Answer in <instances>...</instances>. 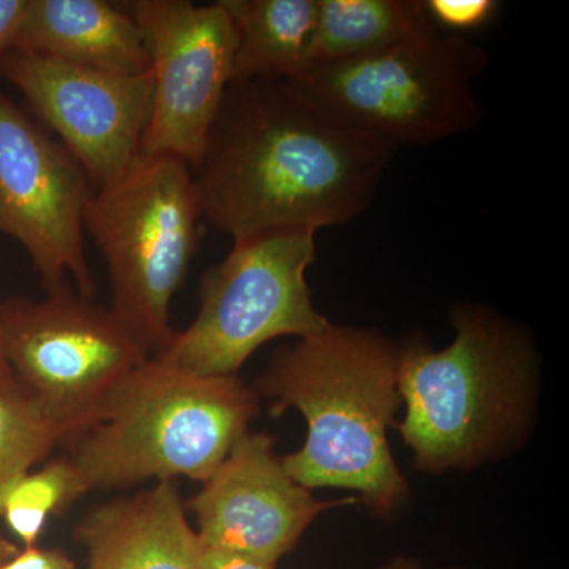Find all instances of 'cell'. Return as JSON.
Here are the masks:
<instances>
[{"label":"cell","mask_w":569,"mask_h":569,"mask_svg":"<svg viewBox=\"0 0 569 569\" xmlns=\"http://www.w3.org/2000/svg\"><path fill=\"white\" fill-rule=\"evenodd\" d=\"M88 492L84 478L63 456L18 478L2 498L0 518L24 548H31L51 516L62 515Z\"/></svg>","instance_id":"ac0fdd59"},{"label":"cell","mask_w":569,"mask_h":569,"mask_svg":"<svg viewBox=\"0 0 569 569\" xmlns=\"http://www.w3.org/2000/svg\"><path fill=\"white\" fill-rule=\"evenodd\" d=\"M355 501L318 500L288 473L276 437L246 432L186 509L197 518L201 545L277 565L313 520Z\"/></svg>","instance_id":"7c38bea8"},{"label":"cell","mask_w":569,"mask_h":569,"mask_svg":"<svg viewBox=\"0 0 569 569\" xmlns=\"http://www.w3.org/2000/svg\"><path fill=\"white\" fill-rule=\"evenodd\" d=\"M201 219L189 163L160 153L141 152L86 206L84 230L110 276L111 312L151 356L174 336L171 301L189 274Z\"/></svg>","instance_id":"5b68a950"},{"label":"cell","mask_w":569,"mask_h":569,"mask_svg":"<svg viewBox=\"0 0 569 569\" xmlns=\"http://www.w3.org/2000/svg\"><path fill=\"white\" fill-rule=\"evenodd\" d=\"M18 550H20V548H18L17 545H13V542L0 535V565L11 559Z\"/></svg>","instance_id":"cb8c5ba5"},{"label":"cell","mask_w":569,"mask_h":569,"mask_svg":"<svg viewBox=\"0 0 569 569\" xmlns=\"http://www.w3.org/2000/svg\"><path fill=\"white\" fill-rule=\"evenodd\" d=\"M201 569H276V565L201 545Z\"/></svg>","instance_id":"44dd1931"},{"label":"cell","mask_w":569,"mask_h":569,"mask_svg":"<svg viewBox=\"0 0 569 569\" xmlns=\"http://www.w3.org/2000/svg\"><path fill=\"white\" fill-rule=\"evenodd\" d=\"M236 36L233 81H295L309 66L317 0H223Z\"/></svg>","instance_id":"9a60e30c"},{"label":"cell","mask_w":569,"mask_h":569,"mask_svg":"<svg viewBox=\"0 0 569 569\" xmlns=\"http://www.w3.org/2000/svg\"><path fill=\"white\" fill-rule=\"evenodd\" d=\"M395 153L298 82L239 80L190 170L201 217L238 241L351 222L376 200Z\"/></svg>","instance_id":"6da1fadb"},{"label":"cell","mask_w":569,"mask_h":569,"mask_svg":"<svg viewBox=\"0 0 569 569\" xmlns=\"http://www.w3.org/2000/svg\"><path fill=\"white\" fill-rule=\"evenodd\" d=\"M28 0H0V56L13 50Z\"/></svg>","instance_id":"7402d4cb"},{"label":"cell","mask_w":569,"mask_h":569,"mask_svg":"<svg viewBox=\"0 0 569 569\" xmlns=\"http://www.w3.org/2000/svg\"><path fill=\"white\" fill-rule=\"evenodd\" d=\"M397 365L380 331L335 323L272 355L253 389L274 417L295 408L306 419L305 445L282 458L296 482L355 490L373 515H395L408 497L388 441L402 406Z\"/></svg>","instance_id":"7a4b0ae2"},{"label":"cell","mask_w":569,"mask_h":569,"mask_svg":"<svg viewBox=\"0 0 569 569\" xmlns=\"http://www.w3.org/2000/svg\"><path fill=\"white\" fill-rule=\"evenodd\" d=\"M174 481L99 505L74 539L88 550V569H201V542Z\"/></svg>","instance_id":"4fadbf2b"},{"label":"cell","mask_w":569,"mask_h":569,"mask_svg":"<svg viewBox=\"0 0 569 569\" xmlns=\"http://www.w3.org/2000/svg\"><path fill=\"white\" fill-rule=\"evenodd\" d=\"M378 569H427L419 563L418 560L411 559V557L397 556L395 559L387 561L381 565Z\"/></svg>","instance_id":"603a6c76"},{"label":"cell","mask_w":569,"mask_h":569,"mask_svg":"<svg viewBox=\"0 0 569 569\" xmlns=\"http://www.w3.org/2000/svg\"><path fill=\"white\" fill-rule=\"evenodd\" d=\"M0 569H74V561L62 549H41L37 546L18 550Z\"/></svg>","instance_id":"ffe728a7"},{"label":"cell","mask_w":569,"mask_h":569,"mask_svg":"<svg viewBox=\"0 0 569 569\" xmlns=\"http://www.w3.org/2000/svg\"><path fill=\"white\" fill-rule=\"evenodd\" d=\"M455 339L436 350L425 337L399 347L397 383L406 417L396 422L426 473L473 470L529 436L539 359L522 326L485 305L451 310Z\"/></svg>","instance_id":"3957f363"},{"label":"cell","mask_w":569,"mask_h":569,"mask_svg":"<svg viewBox=\"0 0 569 569\" xmlns=\"http://www.w3.org/2000/svg\"><path fill=\"white\" fill-rule=\"evenodd\" d=\"M13 50L110 73L151 71L137 21L127 7L104 0H28Z\"/></svg>","instance_id":"5bb4252c"},{"label":"cell","mask_w":569,"mask_h":569,"mask_svg":"<svg viewBox=\"0 0 569 569\" xmlns=\"http://www.w3.org/2000/svg\"><path fill=\"white\" fill-rule=\"evenodd\" d=\"M0 77L78 160L93 189L121 178L140 157L151 116L152 73L118 74L10 50Z\"/></svg>","instance_id":"8fae6325"},{"label":"cell","mask_w":569,"mask_h":569,"mask_svg":"<svg viewBox=\"0 0 569 569\" xmlns=\"http://www.w3.org/2000/svg\"><path fill=\"white\" fill-rule=\"evenodd\" d=\"M91 194L66 146L0 91V234L20 242L47 291L70 276L82 298L96 296L84 252Z\"/></svg>","instance_id":"9c48e42d"},{"label":"cell","mask_w":569,"mask_h":569,"mask_svg":"<svg viewBox=\"0 0 569 569\" xmlns=\"http://www.w3.org/2000/svg\"><path fill=\"white\" fill-rule=\"evenodd\" d=\"M41 301L0 302V347L13 377L84 432L123 378L151 358L111 309L69 282Z\"/></svg>","instance_id":"ba28073f"},{"label":"cell","mask_w":569,"mask_h":569,"mask_svg":"<svg viewBox=\"0 0 569 569\" xmlns=\"http://www.w3.org/2000/svg\"><path fill=\"white\" fill-rule=\"evenodd\" d=\"M260 413L239 377H203L146 359L112 391L99 417L69 441L92 490L189 478L203 485Z\"/></svg>","instance_id":"277c9868"},{"label":"cell","mask_w":569,"mask_h":569,"mask_svg":"<svg viewBox=\"0 0 569 569\" xmlns=\"http://www.w3.org/2000/svg\"><path fill=\"white\" fill-rule=\"evenodd\" d=\"M488 66L485 48L432 24L377 54L310 67L295 82L397 151L473 130L485 116L475 82Z\"/></svg>","instance_id":"8992f818"},{"label":"cell","mask_w":569,"mask_h":569,"mask_svg":"<svg viewBox=\"0 0 569 569\" xmlns=\"http://www.w3.org/2000/svg\"><path fill=\"white\" fill-rule=\"evenodd\" d=\"M317 258V233L280 230L233 241L204 272L200 310L153 358L203 377H238L264 343L317 335L331 325L313 306L307 271Z\"/></svg>","instance_id":"52a82bcc"},{"label":"cell","mask_w":569,"mask_h":569,"mask_svg":"<svg viewBox=\"0 0 569 569\" xmlns=\"http://www.w3.org/2000/svg\"><path fill=\"white\" fill-rule=\"evenodd\" d=\"M127 10L151 58V116L141 152L171 156L192 168L203 152L228 86L236 36L222 2L137 0Z\"/></svg>","instance_id":"30bf717a"},{"label":"cell","mask_w":569,"mask_h":569,"mask_svg":"<svg viewBox=\"0 0 569 569\" xmlns=\"http://www.w3.org/2000/svg\"><path fill=\"white\" fill-rule=\"evenodd\" d=\"M80 433L17 378L0 380V503L18 478Z\"/></svg>","instance_id":"e0dca14e"},{"label":"cell","mask_w":569,"mask_h":569,"mask_svg":"<svg viewBox=\"0 0 569 569\" xmlns=\"http://www.w3.org/2000/svg\"><path fill=\"white\" fill-rule=\"evenodd\" d=\"M430 26L421 0H317L307 69L377 54Z\"/></svg>","instance_id":"2e32d148"},{"label":"cell","mask_w":569,"mask_h":569,"mask_svg":"<svg viewBox=\"0 0 569 569\" xmlns=\"http://www.w3.org/2000/svg\"><path fill=\"white\" fill-rule=\"evenodd\" d=\"M498 3L493 0H429L426 9L430 20L452 29L477 28L492 17Z\"/></svg>","instance_id":"d6986e66"},{"label":"cell","mask_w":569,"mask_h":569,"mask_svg":"<svg viewBox=\"0 0 569 569\" xmlns=\"http://www.w3.org/2000/svg\"><path fill=\"white\" fill-rule=\"evenodd\" d=\"M13 377L11 373L9 365H7L6 356L2 353V347H0V380H6V378Z\"/></svg>","instance_id":"d4e9b609"}]
</instances>
